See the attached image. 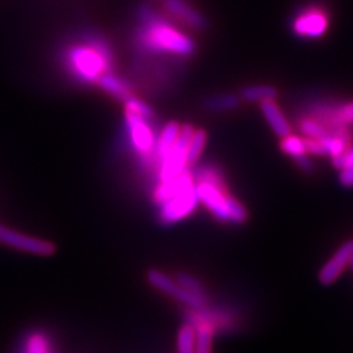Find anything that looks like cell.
I'll return each instance as SVG.
<instances>
[{
  "label": "cell",
  "instance_id": "4316f807",
  "mask_svg": "<svg viewBox=\"0 0 353 353\" xmlns=\"http://www.w3.org/2000/svg\"><path fill=\"white\" fill-rule=\"evenodd\" d=\"M303 141H305L306 151L310 152V153H313V154H316V156H326L325 148H323L321 140L309 139V138H306V139H303Z\"/></svg>",
  "mask_w": 353,
  "mask_h": 353
},
{
  "label": "cell",
  "instance_id": "277c9868",
  "mask_svg": "<svg viewBox=\"0 0 353 353\" xmlns=\"http://www.w3.org/2000/svg\"><path fill=\"white\" fill-rule=\"evenodd\" d=\"M194 132V127L190 123L181 125L179 135L176 138L174 145L168 152L164 159L157 163V178L159 182H165L179 176L186 170L188 165V150H189L190 139Z\"/></svg>",
  "mask_w": 353,
  "mask_h": 353
},
{
  "label": "cell",
  "instance_id": "ffe728a7",
  "mask_svg": "<svg viewBox=\"0 0 353 353\" xmlns=\"http://www.w3.org/2000/svg\"><path fill=\"white\" fill-rule=\"evenodd\" d=\"M195 353H212L214 341V327L208 323H203L195 327Z\"/></svg>",
  "mask_w": 353,
  "mask_h": 353
},
{
  "label": "cell",
  "instance_id": "44dd1931",
  "mask_svg": "<svg viewBox=\"0 0 353 353\" xmlns=\"http://www.w3.org/2000/svg\"><path fill=\"white\" fill-rule=\"evenodd\" d=\"M207 143V134L204 130H194L188 150V165H194L202 156Z\"/></svg>",
  "mask_w": 353,
  "mask_h": 353
},
{
  "label": "cell",
  "instance_id": "7a4b0ae2",
  "mask_svg": "<svg viewBox=\"0 0 353 353\" xmlns=\"http://www.w3.org/2000/svg\"><path fill=\"white\" fill-rule=\"evenodd\" d=\"M61 64L77 84L97 85L102 76L114 71L113 49L106 38L85 33L64 46Z\"/></svg>",
  "mask_w": 353,
  "mask_h": 353
},
{
  "label": "cell",
  "instance_id": "484cf974",
  "mask_svg": "<svg viewBox=\"0 0 353 353\" xmlns=\"http://www.w3.org/2000/svg\"><path fill=\"white\" fill-rule=\"evenodd\" d=\"M332 122L336 126H347L350 123H353V102L352 103H345L341 108H338L332 113Z\"/></svg>",
  "mask_w": 353,
  "mask_h": 353
},
{
  "label": "cell",
  "instance_id": "2e32d148",
  "mask_svg": "<svg viewBox=\"0 0 353 353\" xmlns=\"http://www.w3.org/2000/svg\"><path fill=\"white\" fill-rule=\"evenodd\" d=\"M23 353H54V348L45 332L36 331L28 335Z\"/></svg>",
  "mask_w": 353,
  "mask_h": 353
},
{
  "label": "cell",
  "instance_id": "8992f818",
  "mask_svg": "<svg viewBox=\"0 0 353 353\" xmlns=\"http://www.w3.org/2000/svg\"><path fill=\"white\" fill-rule=\"evenodd\" d=\"M147 280L153 288L173 297L174 300L189 306L192 310H203L207 306L205 299H202L189 290L182 288L176 283V279L170 278L160 270H154V268L150 270L147 274Z\"/></svg>",
  "mask_w": 353,
  "mask_h": 353
},
{
  "label": "cell",
  "instance_id": "3957f363",
  "mask_svg": "<svg viewBox=\"0 0 353 353\" xmlns=\"http://www.w3.org/2000/svg\"><path fill=\"white\" fill-rule=\"evenodd\" d=\"M153 118L125 109V130L128 145L143 164L152 165L156 134L152 126Z\"/></svg>",
  "mask_w": 353,
  "mask_h": 353
},
{
  "label": "cell",
  "instance_id": "e0dca14e",
  "mask_svg": "<svg viewBox=\"0 0 353 353\" xmlns=\"http://www.w3.org/2000/svg\"><path fill=\"white\" fill-rule=\"evenodd\" d=\"M278 90L271 85H250L242 89L241 99L249 102H262L265 100H275Z\"/></svg>",
  "mask_w": 353,
  "mask_h": 353
},
{
  "label": "cell",
  "instance_id": "ba28073f",
  "mask_svg": "<svg viewBox=\"0 0 353 353\" xmlns=\"http://www.w3.org/2000/svg\"><path fill=\"white\" fill-rule=\"evenodd\" d=\"M195 192L199 202H202L217 220L230 223L229 203L233 196L228 194L227 190L219 189L207 182H198L195 185Z\"/></svg>",
  "mask_w": 353,
  "mask_h": 353
},
{
  "label": "cell",
  "instance_id": "f1b7e54d",
  "mask_svg": "<svg viewBox=\"0 0 353 353\" xmlns=\"http://www.w3.org/2000/svg\"><path fill=\"white\" fill-rule=\"evenodd\" d=\"M351 265H353V256H352V261H351Z\"/></svg>",
  "mask_w": 353,
  "mask_h": 353
},
{
  "label": "cell",
  "instance_id": "83f0119b",
  "mask_svg": "<svg viewBox=\"0 0 353 353\" xmlns=\"http://www.w3.org/2000/svg\"><path fill=\"white\" fill-rule=\"evenodd\" d=\"M341 173L339 179L341 183L345 188H352L353 186V166H345L341 169Z\"/></svg>",
  "mask_w": 353,
  "mask_h": 353
},
{
  "label": "cell",
  "instance_id": "4fadbf2b",
  "mask_svg": "<svg viewBox=\"0 0 353 353\" xmlns=\"http://www.w3.org/2000/svg\"><path fill=\"white\" fill-rule=\"evenodd\" d=\"M194 174L189 172L188 169L185 172H182L179 176H176L173 179L165 181V182H159V185L153 190L152 198L154 203L159 205L160 203L168 201L169 198L174 196L178 192L183 191V190L191 189L194 188Z\"/></svg>",
  "mask_w": 353,
  "mask_h": 353
},
{
  "label": "cell",
  "instance_id": "7402d4cb",
  "mask_svg": "<svg viewBox=\"0 0 353 353\" xmlns=\"http://www.w3.org/2000/svg\"><path fill=\"white\" fill-rule=\"evenodd\" d=\"M281 139H283L281 140V150L287 154H290L294 161L306 156L307 151H306L303 139L299 137H294V135H290V134L288 137L281 138Z\"/></svg>",
  "mask_w": 353,
  "mask_h": 353
},
{
  "label": "cell",
  "instance_id": "6da1fadb",
  "mask_svg": "<svg viewBox=\"0 0 353 353\" xmlns=\"http://www.w3.org/2000/svg\"><path fill=\"white\" fill-rule=\"evenodd\" d=\"M132 45L141 55L190 57L195 52L194 39L156 12L150 4H143L137 12Z\"/></svg>",
  "mask_w": 353,
  "mask_h": 353
},
{
  "label": "cell",
  "instance_id": "cb8c5ba5",
  "mask_svg": "<svg viewBox=\"0 0 353 353\" xmlns=\"http://www.w3.org/2000/svg\"><path fill=\"white\" fill-rule=\"evenodd\" d=\"M300 128L309 139L322 140L328 137L330 134L325 126H322L319 122L313 119H303L300 122Z\"/></svg>",
  "mask_w": 353,
  "mask_h": 353
},
{
  "label": "cell",
  "instance_id": "5bb4252c",
  "mask_svg": "<svg viewBox=\"0 0 353 353\" xmlns=\"http://www.w3.org/2000/svg\"><path fill=\"white\" fill-rule=\"evenodd\" d=\"M179 130H181V125L176 122H169L163 127L161 132L156 137L152 164L156 165L157 163H160L168 154V152L172 150V147L174 145L176 138L179 135Z\"/></svg>",
  "mask_w": 353,
  "mask_h": 353
},
{
  "label": "cell",
  "instance_id": "d6986e66",
  "mask_svg": "<svg viewBox=\"0 0 353 353\" xmlns=\"http://www.w3.org/2000/svg\"><path fill=\"white\" fill-rule=\"evenodd\" d=\"M195 326L194 323H186L178 331L176 351L178 353H195Z\"/></svg>",
  "mask_w": 353,
  "mask_h": 353
},
{
  "label": "cell",
  "instance_id": "ac0fdd59",
  "mask_svg": "<svg viewBox=\"0 0 353 353\" xmlns=\"http://www.w3.org/2000/svg\"><path fill=\"white\" fill-rule=\"evenodd\" d=\"M241 97L236 94H219L207 99L204 105L205 109L211 112H228V110H234L240 105Z\"/></svg>",
  "mask_w": 353,
  "mask_h": 353
},
{
  "label": "cell",
  "instance_id": "52a82bcc",
  "mask_svg": "<svg viewBox=\"0 0 353 353\" xmlns=\"http://www.w3.org/2000/svg\"><path fill=\"white\" fill-rule=\"evenodd\" d=\"M0 243L19 252L48 256L55 252L52 242L39 237H33L16 229L0 224Z\"/></svg>",
  "mask_w": 353,
  "mask_h": 353
},
{
  "label": "cell",
  "instance_id": "30bf717a",
  "mask_svg": "<svg viewBox=\"0 0 353 353\" xmlns=\"http://www.w3.org/2000/svg\"><path fill=\"white\" fill-rule=\"evenodd\" d=\"M353 256V241H347L332 255L326 265L319 271L318 280L322 285L327 287L335 283L341 276V272L351 263Z\"/></svg>",
  "mask_w": 353,
  "mask_h": 353
},
{
  "label": "cell",
  "instance_id": "9c48e42d",
  "mask_svg": "<svg viewBox=\"0 0 353 353\" xmlns=\"http://www.w3.org/2000/svg\"><path fill=\"white\" fill-rule=\"evenodd\" d=\"M292 28L293 32L300 37H322L328 28L327 14L316 7L306 8L296 16Z\"/></svg>",
  "mask_w": 353,
  "mask_h": 353
},
{
  "label": "cell",
  "instance_id": "5b68a950",
  "mask_svg": "<svg viewBox=\"0 0 353 353\" xmlns=\"http://www.w3.org/2000/svg\"><path fill=\"white\" fill-rule=\"evenodd\" d=\"M199 204L195 186L183 190L168 201L159 204V220L164 225H172L182 221L195 211Z\"/></svg>",
  "mask_w": 353,
  "mask_h": 353
},
{
  "label": "cell",
  "instance_id": "8fae6325",
  "mask_svg": "<svg viewBox=\"0 0 353 353\" xmlns=\"http://www.w3.org/2000/svg\"><path fill=\"white\" fill-rule=\"evenodd\" d=\"M164 10L182 24L191 29L202 30L207 26V20L202 13L195 10L186 0H164Z\"/></svg>",
  "mask_w": 353,
  "mask_h": 353
},
{
  "label": "cell",
  "instance_id": "9a60e30c",
  "mask_svg": "<svg viewBox=\"0 0 353 353\" xmlns=\"http://www.w3.org/2000/svg\"><path fill=\"white\" fill-rule=\"evenodd\" d=\"M261 110L265 115L267 122L270 123V126L278 137L285 138L290 135V123L285 119L284 114L281 113L275 100H265V101L261 102Z\"/></svg>",
  "mask_w": 353,
  "mask_h": 353
},
{
  "label": "cell",
  "instance_id": "603a6c76",
  "mask_svg": "<svg viewBox=\"0 0 353 353\" xmlns=\"http://www.w3.org/2000/svg\"><path fill=\"white\" fill-rule=\"evenodd\" d=\"M176 281L182 288L207 300V290L198 279L191 276L189 274H178L176 276Z\"/></svg>",
  "mask_w": 353,
  "mask_h": 353
},
{
  "label": "cell",
  "instance_id": "d4e9b609",
  "mask_svg": "<svg viewBox=\"0 0 353 353\" xmlns=\"http://www.w3.org/2000/svg\"><path fill=\"white\" fill-rule=\"evenodd\" d=\"M196 176H198V182H207V183H211V185H214V186L219 188V189L227 190L220 172L217 169L212 168V166L201 168Z\"/></svg>",
  "mask_w": 353,
  "mask_h": 353
},
{
  "label": "cell",
  "instance_id": "7c38bea8",
  "mask_svg": "<svg viewBox=\"0 0 353 353\" xmlns=\"http://www.w3.org/2000/svg\"><path fill=\"white\" fill-rule=\"evenodd\" d=\"M97 87L108 96L122 103L135 94L131 81L123 76L118 75L115 71H110L102 76L97 83Z\"/></svg>",
  "mask_w": 353,
  "mask_h": 353
}]
</instances>
